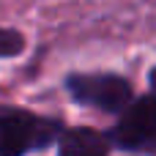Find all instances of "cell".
I'll return each mask as SVG.
<instances>
[{"instance_id": "obj_6", "label": "cell", "mask_w": 156, "mask_h": 156, "mask_svg": "<svg viewBox=\"0 0 156 156\" xmlns=\"http://www.w3.org/2000/svg\"><path fill=\"white\" fill-rule=\"evenodd\" d=\"M148 82H151V93H156V69L151 71V77H148Z\"/></svg>"}, {"instance_id": "obj_5", "label": "cell", "mask_w": 156, "mask_h": 156, "mask_svg": "<svg viewBox=\"0 0 156 156\" xmlns=\"http://www.w3.org/2000/svg\"><path fill=\"white\" fill-rule=\"evenodd\" d=\"M25 49V38L22 33L16 30H8V27H0V58H14Z\"/></svg>"}, {"instance_id": "obj_1", "label": "cell", "mask_w": 156, "mask_h": 156, "mask_svg": "<svg viewBox=\"0 0 156 156\" xmlns=\"http://www.w3.org/2000/svg\"><path fill=\"white\" fill-rule=\"evenodd\" d=\"M60 121L36 118L19 107H0V156H19L60 140Z\"/></svg>"}, {"instance_id": "obj_4", "label": "cell", "mask_w": 156, "mask_h": 156, "mask_svg": "<svg viewBox=\"0 0 156 156\" xmlns=\"http://www.w3.org/2000/svg\"><path fill=\"white\" fill-rule=\"evenodd\" d=\"M58 148L66 156H99L107 154L112 143L107 134H99L93 129H69L66 134H60Z\"/></svg>"}, {"instance_id": "obj_2", "label": "cell", "mask_w": 156, "mask_h": 156, "mask_svg": "<svg viewBox=\"0 0 156 156\" xmlns=\"http://www.w3.org/2000/svg\"><path fill=\"white\" fill-rule=\"evenodd\" d=\"M107 137L112 148L156 154V93L134 99L121 112V121L107 132Z\"/></svg>"}, {"instance_id": "obj_3", "label": "cell", "mask_w": 156, "mask_h": 156, "mask_svg": "<svg viewBox=\"0 0 156 156\" xmlns=\"http://www.w3.org/2000/svg\"><path fill=\"white\" fill-rule=\"evenodd\" d=\"M66 88L74 101L101 112H123L132 99V85L115 74H69Z\"/></svg>"}]
</instances>
